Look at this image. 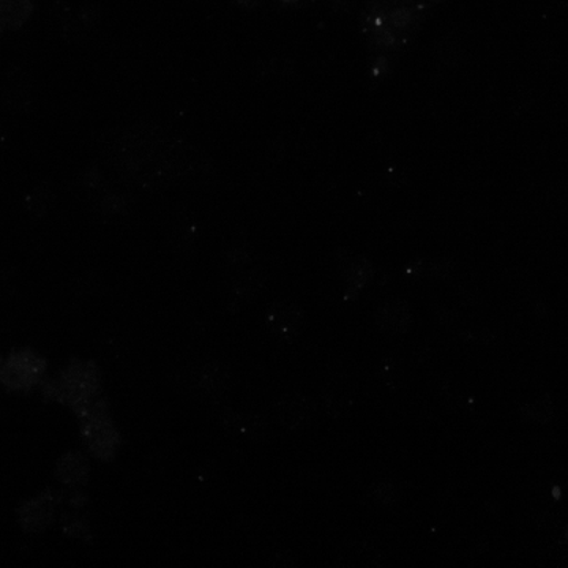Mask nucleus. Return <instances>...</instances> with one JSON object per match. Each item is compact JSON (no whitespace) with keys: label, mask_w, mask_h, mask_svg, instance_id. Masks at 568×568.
<instances>
[{"label":"nucleus","mask_w":568,"mask_h":568,"mask_svg":"<svg viewBox=\"0 0 568 568\" xmlns=\"http://www.w3.org/2000/svg\"><path fill=\"white\" fill-rule=\"evenodd\" d=\"M84 435L95 457L111 458L119 447V435L112 426L106 409L95 398L84 403Z\"/></svg>","instance_id":"nucleus-1"}]
</instances>
